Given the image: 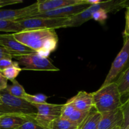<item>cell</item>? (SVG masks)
I'll return each instance as SVG.
<instances>
[{
	"instance_id": "obj_1",
	"label": "cell",
	"mask_w": 129,
	"mask_h": 129,
	"mask_svg": "<svg viewBox=\"0 0 129 129\" xmlns=\"http://www.w3.org/2000/svg\"><path fill=\"white\" fill-rule=\"evenodd\" d=\"M13 34L15 39L22 44L47 57L58 46V37L55 30L34 29Z\"/></svg>"
},
{
	"instance_id": "obj_2",
	"label": "cell",
	"mask_w": 129,
	"mask_h": 129,
	"mask_svg": "<svg viewBox=\"0 0 129 129\" xmlns=\"http://www.w3.org/2000/svg\"><path fill=\"white\" fill-rule=\"evenodd\" d=\"M94 108L99 113L115 110L122 105L121 96L117 84L112 82L92 93Z\"/></svg>"
},
{
	"instance_id": "obj_3",
	"label": "cell",
	"mask_w": 129,
	"mask_h": 129,
	"mask_svg": "<svg viewBox=\"0 0 129 129\" xmlns=\"http://www.w3.org/2000/svg\"><path fill=\"white\" fill-rule=\"evenodd\" d=\"M2 103L0 105V115H18L31 120H35L37 110L24 98H17L9 94L6 90L0 91Z\"/></svg>"
},
{
	"instance_id": "obj_4",
	"label": "cell",
	"mask_w": 129,
	"mask_h": 129,
	"mask_svg": "<svg viewBox=\"0 0 129 129\" xmlns=\"http://www.w3.org/2000/svg\"><path fill=\"white\" fill-rule=\"evenodd\" d=\"M18 62L22 71H59V69L52 63L47 57L37 52L24 54L14 57Z\"/></svg>"
},
{
	"instance_id": "obj_5",
	"label": "cell",
	"mask_w": 129,
	"mask_h": 129,
	"mask_svg": "<svg viewBox=\"0 0 129 129\" xmlns=\"http://www.w3.org/2000/svg\"><path fill=\"white\" fill-rule=\"evenodd\" d=\"M70 18H27L18 20L24 30L68 28Z\"/></svg>"
},
{
	"instance_id": "obj_6",
	"label": "cell",
	"mask_w": 129,
	"mask_h": 129,
	"mask_svg": "<svg viewBox=\"0 0 129 129\" xmlns=\"http://www.w3.org/2000/svg\"><path fill=\"white\" fill-rule=\"evenodd\" d=\"M129 60V36L124 37L123 45L113 62L110 71L101 86H104L112 82L124 70Z\"/></svg>"
},
{
	"instance_id": "obj_7",
	"label": "cell",
	"mask_w": 129,
	"mask_h": 129,
	"mask_svg": "<svg viewBox=\"0 0 129 129\" xmlns=\"http://www.w3.org/2000/svg\"><path fill=\"white\" fill-rule=\"evenodd\" d=\"M63 105L48 103L45 104L32 105L37 110L35 121L39 124L49 128L51 123L60 117Z\"/></svg>"
},
{
	"instance_id": "obj_8",
	"label": "cell",
	"mask_w": 129,
	"mask_h": 129,
	"mask_svg": "<svg viewBox=\"0 0 129 129\" xmlns=\"http://www.w3.org/2000/svg\"><path fill=\"white\" fill-rule=\"evenodd\" d=\"M91 5L86 3L73 6H67L53 11L38 13L29 18H72L81 13L88 8Z\"/></svg>"
},
{
	"instance_id": "obj_9",
	"label": "cell",
	"mask_w": 129,
	"mask_h": 129,
	"mask_svg": "<svg viewBox=\"0 0 129 129\" xmlns=\"http://www.w3.org/2000/svg\"><path fill=\"white\" fill-rule=\"evenodd\" d=\"M37 2L32 5L15 10H0V20L18 21L31 17L38 13Z\"/></svg>"
},
{
	"instance_id": "obj_10",
	"label": "cell",
	"mask_w": 129,
	"mask_h": 129,
	"mask_svg": "<svg viewBox=\"0 0 129 129\" xmlns=\"http://www.w3.org/2000/svg\"><path fill=\"white\" fill-rule=\"evenodd\" d=\"M0 46L10 52L13 58L17 55L35 52L17 41L14 37L13 34H0Z\"/></svg>"
},
{
	"instance_id": "obj_11",
	"label": "cell",
	"mask_w": 129,
	"mask_h": 129,
	"mask_svg": "<svg viewBox=\"0 0 129 129\" xmlns=\"http://www.w3.org/2000/svg\"><path fill=\"white\" fill-rule=\"evenodd\" d=\"M122 123L123 114L120 108L101 113L97 129H114L121 127Z\"/></svg>"
},
{
	"instance_id": "obj_12",
	"label": "cell",
	"mask_w": 129,
	"mask_h": 129,
	"mask_svg": "<svg viewBox=\"0 0 129 129\" xmlns=\"http://www.w3.org/2000/svg\"><path fill=\"white\" fill-rule=\"evenodd\" d=\"M36 2L39 13H44L67 6L85 3L86 0H38Z\"/></svg>"
},
{
	"instance_id": "obj_13",
	"label": "cell",
	"mask_w": 129,
	"mask_h": 129,
	"mask_svg": "<svg viewBox=\"0 0 129 129\" xmlns=\"http://www.w3.org/2000/svg\"><path fill=\"white\" fill-rule=\"evenodd\" d=\"M67 102L70 103L75 110L80 112H90L94 108L92 93L80 91Z\"/></svg>"
},
{
	"instance_id": "obj_14",
	"label": "cell",
	"mask_w": 129,
	"mask_h": 129,
	"mask_svg": "<svg viewBox=\"0 0 129 129\" xmlns=\"http://www.w3.org/2000/svg\"><path fill=\"white\" fill-rule=\"evenodd\" d=\"M29 120L31 119L18 115H0V128L18 129Z\"/></svg>"
},
{
	"instance_id": "obj_15",
	"label": "cell",
	"mask_w": 129,
	"mask_h": 129,
	"mask_svg": "<svg viewBox=\"0 0 129 129\" xmlns=\"http://www.w3.org/2000/svg\"><path fill=\"white\" fill-rule=\"evenodd\" d=\"M117 84L119 92L121 96L129 97V66L121 72L117 80L115 81Z\"/></svg>"
},
{
	"instance_id": "obj_16",
	"label": "cell",
	"mask_w": 129,
	"mask_h": 129,
	"mask_svg": "<svg viewBox=\"0 0 129 129\" xmlns=\"http://www.w3.org/2000/svg\"><path fill=\"white\" fill-rule=\"evenodd\" d=\"M101 114L94 108L92 109L85 120L79 126L78 129H97Z\"/></svg>"
},
{
	"instance_id": "obj_17",
	"label": "cell",
	"mask_w": 129,
	"mask_h": 129,
	"mask_svg": "<svg viewBox=\"0 0 129 129\" xmlns=\"http://www.w3.org/2000/svg\"><path fill=\"white\" fill-rule=\"evenodd\" d=\"M5 90L11 95L20 98H24L27 93L22 86L16 79L11 81V84L8 85Z\"/></svg>"
},
{
	"instance_id": "obj_18",
	"label": "cell",
	"mask_w": 129,
	"mask_h": 129,
	"mask_svg": "<svg viewBox=\"0 0 129 129\" xmlns=\"http://www.w3.org/2000/svg\"><path fill=\"white\" fill-rule=\"evenodd\" d=\"M49 129H78V127L68 120L59 117L51 123Z\"/></svg>"
},
{
	"instance_id": "obj_19",
	"label": "cell",
	"mask_w": 129,
	"mask_h": 129,
	"mask_svg": "<svg viewBox=\"0 0 129 129\" xmlns=\"http://www.w3.org/2000/svg\"><path fill=\"white\" fill-rule=\"evenodd\" d=\"M23 31L18 21L0 20V31L6 32H20Z\"/></svg>"
},
{
	"instance_id": "obj_20",
	"label": "cell",
	"mask_w": 129,
	"mask_h": 129,
	"mask_svg": "<svg viewBox=\"0 0 129 129\" xmlns=\"http://www.w3.org/2000/svg\"><path fill=\"white\" fill-rule=\"evenodd\" d=\"M22 71V70L20 68L18 62L13 61V62L11 66L2 71L1 73L8 80H10L11 81L15 79V78L18 76V74H20Z\"/></svg>"
},
{
	"instance_id": "obj_21",
	"label": "cell",
	"mask_w": 129,
	"mask_h": 129,
	"mask_svg": "<svg viewBox=\"0 0 129 129\" xmlns=\"http://www.w3.org/2000/svg\"><path fill=\"white\" fill-rule=\"evenodd\" d=\"M48 97L44 94H30L26 93L24 99L32 105H40L47 103Z\"/></svg>"
},
{
	"instance_id": "obj_22",
	"label": "cell",
	"mask_w": 129,
	"mask_h": 129,
	"mask_svg": "<svg viewBox=\"0 0 129 129\" xmlns=\"http://www.w3.org/2000/svg\"><path fill=\"white\" fill-rule=\"evenodd\" d=\"M90 112H80L75 110L68 120L79 127L82 122L85 120Z\"/></svg>"
},
{
	"instance_id": "obj_23",
	"label": "cell",
	"mask_w": 129,
	"mask_h": 129,
	"mask_svg": "<svg viewBox=\"0 0 129 129\" xmlns=\"http://www.w3.org/2000/svg\"><path fill=\"white\" fill-rule=\"evenodd\" d=\"M120 109L123 114V123L120 129H125L129 126V97L123 102Z\"/></svg>"
},
{
	"instance_id": "obj_24",
	"label": "cell",
	"mask_w": 129,
	"mask_h": 129,
	"mask_svg": "<svg viewBox=\"0 0 129 129\" xmlns=\"http://www.w3.org/2000/svg\"><path fill=\"white\" fill-rule=\"evenodd\" d=\"M75 110V108L73 107V105L70 103L67 102L65 104L63 105L60 118L68 120Z\"/></svg>"
},
{
	"instance_id": "obj_25",
	"label": "cell",
	"mask_w": 129,
	"mask_h": 129,
	"mask_svg": "<svg viewBox=\"0 0 129 129\" xmlns=\"http://www.w3.org/2000/svg\"><path fill=\"white\" fill-rule=\"evenodd\" d=\"M18 129H49L39 124L34 120H29Z\"/></svg>"
},
{
	"instance_id": "obj_26",
	"label": "cell",
	"mask_w": 129,
	"mask_h": 129,
	"mask_svg": "<svg viewBox=\"0 0 129 129\" xmlns=\"http://www.w3.org/2000/svg\"><path fill=\"white\" fill-rule=\"evenodd\" d=\"M125 12V27L123 32L124 37L129 36V6L126 8Z\"/></svg>"
},
{
	"instance_id": "obj_27",
	"label": "cell",
	"mask_w": 129,
	"mask_h": 129,
	"mask_svg": "<svg viewBox=\"0 0 129 129\" xmlns=\"http://www.w3.org/2000/svg\"><path fill=\"white\" fill-rule=\"evenodd\" d=\"M13 62V61L12 60V59L6 58V59H1L0 60V71H2L6 68L11 66Z\"/></svg>"
},
{
	"instance_id": "obj_28",
	"label": "cell",
	"mask_w": 129,
	"mask_h": 129,
	"mask_svg": "<svg viewBox=\"0 0 129 129\" xmlns=\"http://www.w3.org/2000/svg\"><path fill=\"white\" fill-rule=\"evenodd\" d=\"M22 3H23L22 0H0V8Z\"/></svg>"
},
{
	"instance_id": "obj_29",
	"label": "cell",
	"mask_w": 129,
	"mask_h": 129,
	"mask_svg": "<svg viewBox=\"0 0 129 129\" xmlns=\"http://www.w3.org/2000/svg\"><path fill=\"white\" fill-rule=\"evenodd\" d=\"M6 58H8V59H13L12 54L8 51L5 48L0 47V60L3 59H6Z\"/></svg>"
},
{
	"instance_id": "obj_30",
	"label": "cell",
	"mask_w": 129,
	"mask_h": 129,
	"mask_svg": "<svg viewBox=\"0 0 129 129\" xmlns=\"http://www.w3.org/2000/svg\"><path fill=\"white\" fill-rule=\"evenodd\" d=\"M8 79L5 78L0 71V91H3L6 89L8 86Z\"/></svg>"
},
{
	"instance_id": "obj_31",
	"label": "cell",
	"mask_w": 129,
	"mask_h": 129,
	"mask_svg": "<svg viewBox=\"0 0 129 129\" xmlns=\"http://www.w3.org/2000/svg\"><path fill=\"white\" fill-rule=\"evenodd\" d=\"M124 6H125V8L129 6V1H128V0H125V2H124Z\"/></svg>"
},
{
	"instance_id": "obj_32",
	"label": "cell",
	"mask_w": 129,
	"mask_h": 129,
	"mask_svg": "<svg viewBox=\"0 0 129 129\" xmlns=\"http://www.w3.org/2000/svg\"><path fill=\"white\" fill-rule=\"evenodd\" d=\"M1 103H2V100H1V96H0V105H1Z\"/></svg>"
},
{
	"instance_id": "obj_33",
	"label": "cell",
	"mask_w": 129,
	"mask_h": 129,
	"mask_svg": "<svg viewBox=\"0 0 129 129\" xmlns=\"http://www.w3.org/2000/svg\"><path fill=\"white\" fill-rule=\"evenodd\" d=\"M118 128H120V127H116V128H114V129H118Z\"/></svg>"
},
{
	"instance_id": "obj_34",
	"label": "cell",
	"mask_w": 129,
	"mask_h": 129,
	"mask_svg": "<svg viewBox=\"0 0 129 129\" xmlns=\"http://www.w3.org/2000/svg\"><path fill=\"white\" fill-rule=\"evenodd\" d=\"M125 129H129V126H128V127H127V128H125Z\"/></svg>"
},
{
	"instance_id": "obj_35",
	"label": "cell",
	"mask_w": 129,
	"mask_h": 129,
	"mask_svg": "<svg viewBox=\"0 0 129 129\" xmlns=\"http://www.w3.org/2000/svg\"><path fill=\"white\" fill-rule=\"evenodd\" d=\"M118 129H120V128H118Z\"/></svg>"
},
{
	"instance_id": "obj_36",
	"label": "cell",
	"mask_w": 129,
	"mask_h": 129,
	"mask_svg": "<svg viewBox=\"0 0 129 129\" xmlns=\"http://www.w3.org/2000/svg\"><path fill=\"white\" fill-rule=\"evenodd\" d=\"M0 47H1V46H0Z\"/></svg>"
}]
</instances>
